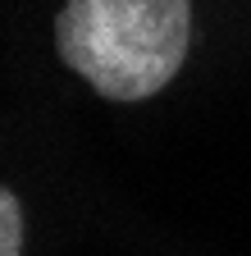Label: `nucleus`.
Returning a JSON list of instances; mask_svg holds the SVG:
<instances>
[{
  "instance_id": "nucleus-2",
  "label": "nucleus",
  "mask_w": 251,
  "mask_h": 256,
  "mask_svg": "<svg viewBox=\"0 0 251 256\" xmlns=\"http://www.w3.org/2000/svg\"><path fill=\"white\" fill-rule=\"evenodd\" d=\"M23 252V210L9 188H0V256H18Z\"/></svg>"
},
{
  "instance_id": "nucleus-1",
  "label": "nucleus",
  "mask_w": 251,
  "mask_h": 256,
  "mask_svg": "<svg viewBox=\"0 0 251 256\" xmlns=\"http://www.w3.org/2000/svg\"><path fill=\"white\" fill-rule=\"evenodd\" d=\"M187 0H69L55 18L59 60L101 96L146 101L187 55Z\"/></svg>"
}]
</instances>
